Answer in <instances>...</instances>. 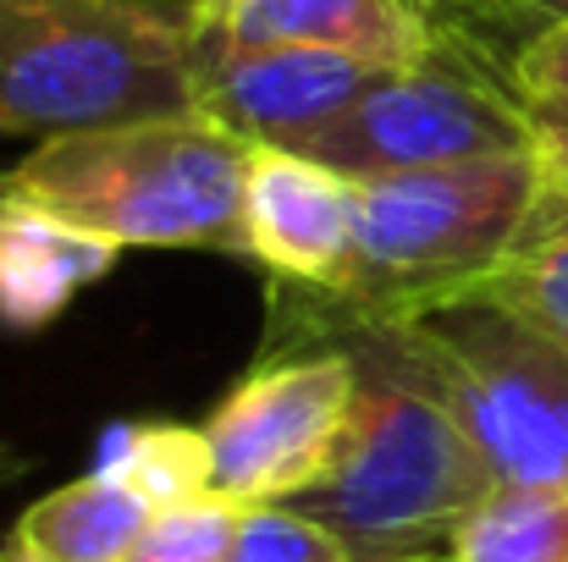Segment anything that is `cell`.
Returning <instances> with one entry per match:
<instances>
[{"label":"cell","mask_w":568,"mask_h":562,"mask_svg":"<svg viewBox=\"0 0 568 562\" xmlns=\"http://www.w3.org/2000/svg\"><path fill=\"white\" fill-rule=\"evenodd\" d=\"M354 221H359L354 177L298 150H254L243 232H248V259L271 270V282L337 287L354 254Z\"/></svg>","instance_id":"9c48e42d"},{"label":"cell","mask_w":568,"mask_h":562,"mask_svg":"<svg viewBox=\"0 0 568 562\" xmlns=\"http://www.w3.org/2000/svg\"><path fill=\"white\" fill-rule=\"evenodd\" d=\"M480 293H491L497 304H508L514 315H525L530 326H541L552 343L568 348V187H541L519 243L508 248V259L480 282Z\"/></svg>","instance_id":"5bb4252c"},{"label":"cell","mask_w":568,"mask_h":562,"mask_svg":"<svg viewBox=\"0 0 568 562\" xmlns=\"http://www.w3.org/2000/svg\"><path fill=\"white\" fill-rule=\"evenodd\" d=\"M116 265V243L0 193V331L33 337L55 326Z\"/></svg>","instance_id":"8fae6325"},{"label":"cell","mask_w":568,"mask_h":562,"mask_svg":"<svg viewBox=\"0 0 568 562\" xmlns=\"http://www.w3.org/2000/svg\"><path fill=\"white\" fill-rule=\"evenodd\" d=\"M508 78L536 127H568V22H541L508 55Z\"/></svg>","instance_id":"ac0fdd59"},{"label":"cell","mask_w":568,"mask_h":562,"mask_svg":"<svg viewBox=\"0 0 568 562\" xmlns=\"http://www.w3.org/2000/svg\"><path fill=\"white\" fill-rule=\"evenodd\" d=\"M94 474H111L116 486L139 491L155 513L193 497H210V441L204 425L172 419H122L100 430Z\"/></svg>","instance_id":"4fadbf2b"},{"label":"cell","mask_w":568,"mask_h":562,"mask_svg":"<svg viewBox=\"0 0 568 562\" xmlns=\"http://www.w3.org/2000/svg\"><path fill=\"white\" fill-rule=\"evenodd\" d=\"M189 0H0V139H67L193 111Z\"/></svg>","instance_id":"3957f363"},{"label":"cell","mask_w":568,"mask_h":562,"mask_svg":"<svg viewBox=\"0 0 568 562\" xmlns=\"http://www.w3.org/2000/svg\"><path fill=\"white\" fill-rule=\"evenodd\" d=\"M155 508L111 474H83L22 508L0 562H128Z\"/></svg>","instance_id":"7c38bea8"},{"label":"cell","mask_w":568,"mask_h":562,"mask_svg":"<svg viewBox=\"0 0 568 562\" xmlns=\"http://www.w3.org/2000/svg\"><path fill=\"white\" fill-rule=\"evenodd\" d=\"M536 155L552 183L568 187V127H536Z\"/></svg>","instance_id":"ffe728a7"},{"label":"cell","mask_w":568,"mask_h":562,"mask_svg":"<svg viewBox=\"0 0 568 562\" xmlns=\"http://www.w3.org/2000/svg\"><path fill=\"white\" fill-rule=\"evenodd\" d=\"M514 150H536V122L514 94L508 55L453 28L436 33V50L419 67L381 72L337 122L298 144V155L354 183Z\"/></svg>","instance_id":"8992f818"},{"label":"cell","mask_w":568,"mask_h":562,"mask_svg":"<svg viewBox=\"0 0 568 562\" xmlns=\"http://www.w3.org/2000/svg\"><path fill=\"white\" fill-rule=\"evenodd\" d=\"M381 72L386 67L321 44L199 50L193 111L254 150H298L326 122H337Z\"/></svg>","instance_id":"ba28073f"},{"label":"cell","mask_w":568,"mask_h":562,"mask_svg":"<svg viewBox=\"0 0 568 562\" xmlns=\"http://www.w3.org/2000/svg\"><path fill=\"white\" fill-rule=\"evenodd\" d=\"M419 6H425V17L436 22V33L453 28V33L486 39V44L503 50V55H514V44L525 39V28H519V17H514V0H419Z\"/></svg>","instance_id":"d6986e66"},{"label":"cell","mask_w":568,"mask_h":562,"mask_svg":"<svg viewBox=\"0 0 568 562\" xmlns=\"http://www.w3.org/2000/svg\"><path fill=\"white\" fill-rule=\"evenodd\" d=\"M514 17L525 33H536L541 22H568V0H514Z\"/></svg>","instance_id":"44dd1931"},{"label":"cell","mask_w":568,"mask_h":562,"mask_svg":"<svg viewBox=\"0 0 568 562\" xmlns=\"http://www.w3.org/2000/svg\"><path fill=\"white\" fill-rule=\"evenodd\" d=\"M442 562H447V558H442Z\"/></svg>","instance_id":"603a6c76"},{"label":"cell","mask_w":568,"mask_h":562,"mask_svg":"<svg viewBox=\"0 0 568 562\" xmlns=\"http://www.w3.org/2000/svg\"><path fill=\"white\" fill-rule=\"evenodd\" d=\"M237 513L221 497H193L178 508H161L144 535L133 541L128 562H226L232 535H237Z\"/></svg>","instance_id":"2e32d148"},{"label":"cell","mask_w":568,"mask_h":562,"mask_svg":"<svg viewBox=\"0 0 568 562\" xmlns=\"http://www.w3.org/2000/svg\"><path fill=\"white\" fill-rule=\"evenodd\" d=\"M304 348H343L359 380L337 463L293 508L321 519L354 562H442L458 524L497 491L480 447L386 326L276 282L260 354Z\"/></svg>","instance_id":"6da1fadb"},{"label":"cell","mask_w":568,"mask_h":562,"mask_svg":"<svg viewBox=\"0 0 568 562\" xmlns=\"http://www.w3.org/2000/svg\"><path fill=\"white\" fill-rule=\"evenodd\" d=\"M199 50L321 44L371 67H419L436 50V22L419 0H189Z\"/></svg>","instance_id":"30bf717a"},{"label":"cell","mask_w":568,"mask_h":562,"mask_svg":"<svg viewBox=\"0 0 568 562\" xmlns=\"http://www.w3.org/2000/svg\"><path fill=\"white\" fill-rule=\"evenodd\" d=\"M22 474H28V458H22V452L0 436V491H6L11 480H22Z\"/></svg>","instance_id":"7402d4cb"},{"label":"cell","mask_w":568,"mask_h":562,"mask_svg":"<svg viewBox=\"0 0 568 562\" xmlns=\"http://www.w3.org/2000/svg\"><path fill=\"white\" fill-rule=\"evenodd\" d=\"M326 304V298H321ZM343 315V309H337ZM359 320V315H354ZM447 397L497 486L568 480V348L491 293L376 320Z\"/></svg>","instance_id":"5b68a950"},{"label":"cell","mask_w":568,"mask_h":562,"mask_svg":"<svg viewBox=\"0 0 568 562\" xmlns=\"http://www.w3.org/2000/svg\"><path fill=\"white\" fill-rule=\"evenodd\" d=\"M226 562H354L348 546L293 502H265L237 513V535Z\"/></svg>","instance_id":"e0dca14e"},{"label":"cell","mask_w":568,"mask_h":562,"mask_svg":"<svg viewBox=\"0 0 568 562\" xmlns=\"http://www.w3.org/2000/svg\"><path fill=\"white\" fill-rule=\"evenodd\" d=\"M447 562H568V480L497 486L458 524Z\"/></svg>","instance_id":"9a60e30c"},{"label":"cell","mask_w":568,"mask_h":562,"mask_svg":"<svg viewBox=\"0 0 568 562\" xmlns=\"http://www.w3.org/2000/svg\"><path fill=\"white\" fill-rule=\"evenodd\" d=\"M354 359L343 348L260 354L215 413L210 441V497L232 508L298 502L337 463L354 413Z\"/></svg>","instance_id":"52a82bcc"},{"label":"cell","mask_w":568,"mask_h":562,"mask_svg":"<svg viewBox=\"0 0 568 562\" xmlns=\"http://www.w3.org/2000/svg\"><path fill=\"white\" fill-rule=\"evenodd\" d=\"M248 161L254 144L183 111L44 139L0 172V193L116 248H210L248 259Z\"/></svg>","instance_id":"7a4b0ae2"},{"label":"cell","mask_w":568,"mask_h":562,"mask_svg":"<svg viewBox=\"0 0 568 562\" xmlns=\"http://www.w3.org/2000/svg\"><path fill=\"white\" fill-rule=\"evenodd\" d=\"M354 187L359 221L348 270L337 287L310 293L359 320H408L430 304L475 293L508 259L547 187V166L536 150H514Z\"/></svg>","instance_id":"277c9868"}]
</instances>
